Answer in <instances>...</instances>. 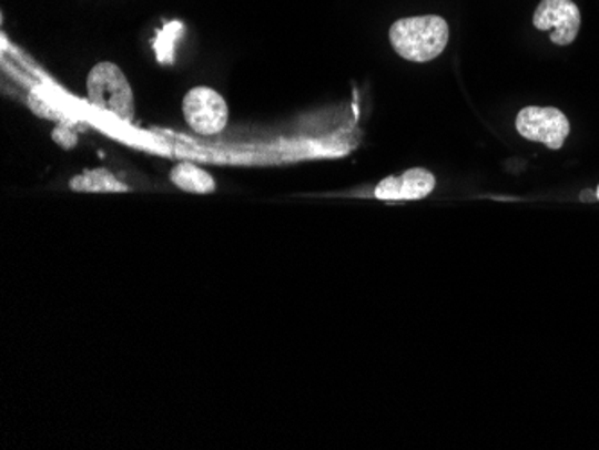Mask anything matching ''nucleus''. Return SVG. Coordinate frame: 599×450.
<instances>
[{"instance_id":"obj_1","label":"nucleus","mask_w":599,"mask_h":450,"mask_svg":"<svg viewBox=\"0 0 599 450\" xmlns=\"http://www.w3.org/2000/svg\"><path fill=\"white\" fill-rule=\"evenodd\" d=\"M389 42L404 60L427 63L440 57L449 42V25L438 14L408 17L389 28Z\"/></svg>"},{"instance_id":"obj_2","label":"nucleus","mask_w":599,"mask_h":450,"mask_svg":"<svg viewBox=\"0 0 599 450\" xmlns=\"http://www.w3.org/2000/svg\"><path fill=\"white\" fill-rule=\"evenodd\" d=\"M87 95L95 109L112 113L122 122L135 117V98L126 74L112 61H101L92 67L87 78Z\"/></svg>"},{"instance_id":"obj_3","label":"nucleus","mask_w":599,"mask_h":450,"mask_svg":"<svg viewBox=\"0 0 599 450\" xmlns=\"http://www.w3.org/2000/svg\"><path fill=\"white\" fill-rule=\"evenodd\" d=\"M183 119L192 132L200 135H220L229 124V104L211 86H194L182 101Z\"/></svg>"},{"instance_id":"obj_4","label":"nucleus","mask_w":599,"mask_h":450,"mask_svg":"<svg viewBox=\"0 0 599 450\" xmlns=\"http://www.w3.org/2000/svg\"><path fill=\"white\" fill-rule=\"evenodd\" d=\"M516 127L519 135L528 141L540 142L552 151L560 150L571 132V124L560 110L542 106H526L520 110Z\"/></svg>"},{"instance_id":"obj_5","label":"nucleus","mask_w":599,"mask_h":450,"mask_svg":"<svg viewBox=\"0 0 599 450\" xmlns=\"http://www.w3.org/2000/svg\"><path fill=\"white\" fill-rule=\"evenodd\" d=\"M534 25L539 31H551V42L566 48L580 33V8L572 0H542L535 10Z\"/></svg>"},{"instance_id":"obj_6","label":"nucleus","mask_w":599,"mask_h":450,"mask_svg":"<svg viewBox=\"0 0 599 450\" xmlns=\"http://www.w3.org/2000/svg\"><path fill=\"white\" fill-rule=\"evenodd\" d=\"M436 178L432 171L415 170L388 176L375 187V197L380 202H417L435 191Z\"/></svg>"},{"instance_id":"obj_7","label":"nucleus","mask_w":599,"mask_h":450,"mask_svg":"<svg viewBox=\"0 0 599 450\" xmlns=\"http://www.w3.org/2000/svg\"><path fill=\"white\" fill-rule=\"evenodd\" d=\"M169 180L173 182L174 187H179L183 193L212 194L216 191V180L212 178V174L191 164V162L174 165L169 173Z\"/></svg>"},{"instance_id":"obj_8","label":"nucleus","mask_w":599,"mask_h":450,"mask_svg":"<svg viewBox=\"0 0 599 450\" xmlns=\"http://www.w3.org/2000/svg\"><path fill=\"white\" fill-rule=\"evenodd\" d=\"M74 193H128L130 187L106 170L83 171L69 183Z\"/></svg>"},{"instance_id":"obj_9","label":"nucleus","mask_w":599,"mask_h":450,"mask_svg":"<svg viewBox=\"0 0 599 450\" xmlns=\"http://www.w3.org/2000/svg\"><path fill=\"white\" fill-rule=\"evenodd\" d=\"M28 106L38 117L49 119V121H61L63 113L58 106H52L49 99L43 98L38 90H31L28 95Z\"/></svg>"},{"instance_id":"obj_10","label":"nucleus","mask_w":599,"mask_h":450,"mask_svg":"<svg viewBox=\"0 0 599 450\" xmlns=\"http://www.w3.org/2000/svg\"><path fill=\"white\" fill-rule=\"evenodd\" d=\"M52 141L58 142L63 150H72L78 144V132L71 130L69 124H60L52 132Z\"/></svg>"},{"instance_id":"obj_11","label":"nucleus","mask_w":599,"mask_h":450,"mask_svg":"<svg viewBox=\"0 0 599 450\" xmlns=\"http://www.w3.org/2000/svg\"><path fill=\"white\" fill-rule=\"evenodd\" d=\"M596 197H598V202H599V185H598V188H596Z\"/></svg>"}]
</instances>
